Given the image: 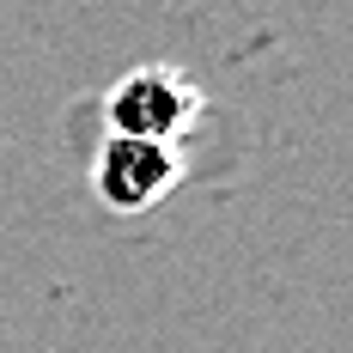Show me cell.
I'll return each mask as SVG.
<instances>
[{"label":"cell","mask_w":353,"mask_h":353,"mask_svg":"<svg viewBox=\"0 0 353 353\" xmlns=\"http://www.w3.org/2000/svg\"><path fill=\"white\" fill-rule=\"evenodd\" d=\"M110 134H134V141H176L195 128L201 116V92L171 68H141L128 79H116L104 98Z\"/></svg>","instance_id":"obj_2"},{"label":"cell","mask_w":353,"mask_h":353,"mask_svg":"<svg viewBox=\"0 0 353 353\" xmlns=\"http://www.w3.org/2000/svg\"><path fill=\"white\" fill-rule=\"evenodd\" d=\"M183 183V152L176 141H134V134H104L92 159V189L110 213H146Z\"/></svg>","instance_id":"obj_1"}]
</instances>
